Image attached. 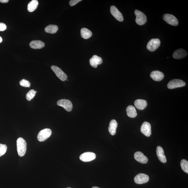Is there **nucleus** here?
Segmentation results:
<instances>
[{"label":"nucleus","mask_w":188,"mask_h":188,"mask_svg":"<svg viewBox=\"0 0 188 188\" xmlns=\"http://www.w3.org/2000/svg\"><path fill=\"white\" fill-rule=\"evenodd\" d=\"M17 149L20 157H22L25 154L27 150V143L24 139L20 137L16 141Z\"/></svg>","instance_id":"1"},{"label":"nucleus","mask_w":188,"mask_h":188,"mask_svg":"<svg viewBox=\"0 0 188 188\" xmlns=\"http://www.w3.org/2000/svg\"><path fill=\"white\" fill-rule=\"evenodd\" d=\"M135 14L136 16L135 22L138 25H141L146 24L147 17L145 14L141 11L137 10H135Z\"/></svg>","instance_id":"2"},{"label":"nucleus","mask_w":188,"mask_h":188,"mask_svg":"<svg viewBox=\"0 0 188 188\" xmlns=\"http://www.w3.org/2000/svg\"><path fill=\"white\" fill-rule=\"evenodd\" d=\"M161 42L158 39H154L149 40L147 45V48L150 52H154L160 47Z\"/></svg>","instance_id":"3"},{"label":"nucleus","mask_w":188,"mask_h":188,"mask_svg":"<svg viewBox=\"0 0 188 188\" xmlns=\"http://www.w3.org/2000/svg\"><path fill=\"white\" fill-rule=\"evenodd\" d=\"M52 132L51 130L50 129H45L42 130L38 135V140L40 142L44 141L50 136Z\"/></svg>","instance_id":"4"},{"label":"nucleus","mask_w":188,"mask_h":188,"mask_svg":"<svg viewBox=\"0 0 188 188\" xmlns=\"http://www.w3.org/2000/svg\"><path fill=\"white\" fill-rule=\"evenodd\" d=\"M186 85V83L183 80L179 79H173L168 83L167 85V88L172 89L181 87Z\"/></svg>","instance_id":"5"},{"label":"nucleus","mask_w":188,"mask_h":188,"mask_svg":"<svg viewBox=\"0 0 188 188\" xmlns=\"http://www.w3.org/2000/svg\"><path fill=\"white\" fill-rule=\"evenodd\" d=\"M57 105L63 107L66 111L71 112L73 109V104L70 100L67 99H60L57 101Z\"/></svg>","instance_id":"6"},{"label":"nucleus","mask_w":188,"mask_h":188,"mask_svg":"<svg viewBox=\"0 0 188 188\" xmlns=\"http://www.w3.org/2000/svg\"><path fill=\"white\" fill-rule=\"evenodd\" d=\"M51 68L61 80L65 81L67 79V75L60 68L55 66H52Z\"/></svg>","instance_id":"7"},{"label":"nucleus","mask_w":188,"mask_h":188,"mask_svg":"<svg viewBox=\"0 0 188 188\" xmlns=\"http://www.w3.org/2000/svg\"><path fill=\"white\" fill-rule=\"evenodd\" d=\"M163 19L165 21L171 25L177 26L178 24V21L177 18L172 14H164Z\"/></svg>","instance_id":"8"},{"label":"nucleus","mask_w":188,"mask_h":188,"mask_svg":"<svg viewBox=\"0 0 188 188\" xmlns=\"http://www.w3.org/2000/svg\"><path fill=\"white\" fill-rule=\"evenodd\" d=\"M149 176L144 173H139L134 178L135 183L137 184H141L146 183L149 180Z\"/></svg>","instance_id":"9"},{"label":"nucleus","mask_w":188,"mask_h":188,"mask_svg":"<svg viewBox=\"0 0 188 188\" xmlns=\"http://www.w3.org/2000/svg\"><path fill=\"white\" fill-rule=\"evenodd\" d=\"M96 158V155L94 153L87 152L83 153L80 157V160L83 162H87L93 160Z\"/></svg>","instance_id":"10"},{"label":"nucleus","mask_w":188,"mask_h":188,"mask_svg":"<svg viewBox=\"0 0 188 188\" xmlns=\"http://www.w3.org/2000/svg\"><path fill=\"white\" fill-rule=\"evenodd\" d=\"M141 132L146 136L149 137L151 135V127L150 124L147 122H144L142 124Z\"/></svg>","instance_id":"11"},{"label":"nucleus","mask_w":188,"mask_h":188,"mask_svg":"<svg viewBox=\"0 0 188 188\" xmlns=\"http://www.w3.org/2000/svg\"><path fill=\"white\" fill-rule=\"evenodd\" d=\"M111 12L112 16L118 21L122 22L123 21V17L122 14L114 6L111 7Z\"/></svg>","instance_id":"12"},{"label":"nucleus","mask_w":188,"mask_h":188,"mask_svg":"<svg viewBox=\"0 0 188 188\" xmlns=\"http://www.w3.org/2000/svg\"><path fill=\"white\" fill-rule=\"evenodd\" d=\"M134 158L137 161L142 164H146L148 161V158L140 152H135L134 154Z\"/></svg>","instance_id":"13"},{"label":"nucleus","mask_w":188,"mask_h":188,"mask_svg":"<svg viewBox=\"0 0 188 188\" xmlns=\"http://www.w3.org/2000/svg\"><path fill=\"white\" fill-rule=\"evenodd\" d=\"M164 76L163 73L158 71H153L150 74V77L156 81H160L163 79Z\"/></svg>","instance_id":"14"},{"label":"nucleus","mask_w":188,"mask_h":188,"mask_svg":"<svg viewBox=\"0 0 188 188\" xmlns=\"http://www.w3.org/2000/svg\"><path fill=\"white\" fill-rule=\"evenodd\" d=\"M187 55V52L182 48L178 49L174 52L173 57L176 59H183Z\"/></svg>","instance_id":"15"},{"label":"nucleus","mask_w":188,"mask_h":188,"mask_svg":"<svg viewBox=\"0 0 188 188\" xmlns=\"http://www.w3.org/2000/svg\"><path fill=\"white\" fill-rule=\"evenodd\" d=\"M102 58L97 55H94L89 60V63L91 66L94 68L97 67L98 65H100L103 63Z\"/></svg>","instance_id":"16"},{"label":"nucleus","mask_w":188,"mask_h":188,"mask_svg":"<svg viewBox=\"0 0 188 188\" xmlns=\"http://www.w3.org/2000/svg\"><path fill=\"white\" fill-rule=\"evenodd\" d=\"M157 154L158 159L162 163H166L167 162V158L164 154V150L162 147L158 146L157 149Z\"/></svg>","instance_id":"17"},{"label":"nucleus","mask_w":188,"mask_h":188,"mask_svg":"<svg viewBox=\"0 0 188 188\" xmlns=\"http://www.w3.org/2000/svg\"><path fill=\"white\" fill-rule=\"evenodd\" d=\"M30 46L33 49H41L44 47L45 43L40 40H34L30 42Z\"/></svg>","instance_id":"18"},{"label":"nucleus","mask_w":188,"mask_h":188,"mask_svg":"<svg viewBox=\"0 0 188 188\" xmlns=\"http://www.w3.org/2000/svg\"><path fill=\"white\" fill-rule=\"evenodd\" d=\"M136 108L140 110H143L146 108L147 105L146 101L143 99H137L134 103Z\"/></svg>","instance_id":"19"},{"label":"nucleus","mask_w":188,"mask_h":188,"mask_svg":"<svg viewBox=\"0 0 188 188\" xmlns=\"http://www.w3.org/2000/svg\"><path fill=\"white\" fill-rule=\"evenodd\" d=\"M117 121L115 120H112L109 123L108 127V131L112 135H114L116 133L117 129Z\"/></svg>","instance_id":"20"},{"label":"nucleus","mask_w":188,"mask_h":188,"mask_svg":"<svg viewBox=\"0 0 188 188\" xmlns=\"http://www.w3.org/2000/svg\"><path fill=\"white\" fill-rule=\"evenodd\" d=\"M127 114L130 117L134 118L137 116V112L134 106L130 105L126 108Z\"/></svg>","instance_id":"21"},{"label":"nucleus","mask_w":188,"mask_h":188,"mask_svg":"<svg viewBox=\"0 0 188 188\" xmlns=\"http://www.w3.org/2000/svg\"><path fill=\"white\" fill-rule=\"evenodd\" d=\"M38 4L39 2L37 0H33L31 1L28 5V11L30 12H33L36 10Z\"/></svg>","instance_id":"22"},{"label":"nucleus","mask_w":188,"mask_h":188,"mask_svg":"<svg viewBox=\"0 0 188 188\" xmlns=\"http://www.w3.org/2000/svg\"><path fill=\"white\" fill-rule=\"evenodd\" d=\"M80 34L83 39H87L91 37L92 34V32L88 29L83 28L81 30Z\"/></svg>","instance_id":"23"},{"label":"nucleus","mask_w":188,"mask_h":188,"mask_svg":"<svg viewBox=\"0 0 188 188\" xmlns=\"http://www.w3.org/2000/svg\"><path fill=\"white\" fill-rule=\"evenodd\" d=\"M58 30V27L56 25H49L46 27L45 29V31L46 33L54 34L57 32Z\"/></svg>","instance_id":"24"},{"label":"nucleus","mask_w":188,"mask_h":188,"mask_svg":"<svg viewBox=\"0 0 188 188\" xmlns=\"http://www.w3.org/2000/svg\"><path fill=\"white\" fill-rule=\"evenodd\" d=\"M181 169L185 172L188 173V162L186 160H182L181 162Z\"/></svg>","instance_id":"25"},{"label":"nucleus","mask_w":188,"mask_h":188,"mask_svg":"<svg viewBox=\"0 0 188 188\" xmlns=\"http://www.w3.org/2000/svg\"><path fill=\"white\" fill-rule=\"evenodd\" d=\"M36 93V91H34V89H31L28 92L26 95V99L28 101H30L35 96Z\"/></svg>","instance_id":"26"},{"label":"nucleus","mask_w":188,"mask_h":188,"mask_svg":"<svg viewBox=\"0 0 188 188\" xmlns=\"http://www.w3.org/2000/svg\"><path fill=\"white\" fill-rule=\"evenodd\" d=\"M7 149V147L6 145L0 144V157L5 154Z\"/></svg>","instance_id":"27"},{"label":"nucleus","mask_w":188,"mask_h":188,"mask_svg":"<svg viewBox=\"0 0 188 188\" xmlns=\"http://www.w3.org/2000/svg\"><path fill=\"white\" fill-rule=\"evenodd\" d=\"M20 85L25 87L30 88V83L29 81L25 79H23L20 82Z\"/></svg>","instance_id":"28"},{"label":"nucleus","mask_w":188,"mask_h":188,"mask_svg":"<svg viewBox=\"0 0 188 188\" xmlns=\"http://www.w3.org/2000/svg\"><path fill=\"white\" fill-rule=\"evenodd\" d=\"M82 1V0H71V1L69 2V4L71 6L73 7L74 6L77 4L78 2Z\"/></svg>","instance_id":"29"},{"label":"nucleus","mask_w":188,"mask_h":188,"mask_svg":"<svg viewBox=\"0 0 188 188\" xmlns=\"http://www.w3.org/2000/svg\"><path fill=\"white\" fill-rule=\"evenodd\" d=\"M6 25L2 23H0V31H4L6 30Z\"/></svg>","instance_id":"30"},{"label":"nucleus","mask_w":188,"mask_h":188,"mask_svg":"<svg viewBox=\"0 0 188 188\" xmlns=\"http://www.w3.org/2000/svg\"><path fill=\"white\" fill-rule=\"evenodd\" d=\"M9 1L8 0H0V2L3 3H6Z\"/></svg>","instance_id":"31"},{"label":"nucleus","mask_w":188,"mask_h":188,"mask_svg":"<svg viewBox=\"0 0 188 188\" xmlns=\"http://www.w3.org/2000/svg\"><path fill=\"white\" fill-rule=\"evenodd\" d=\"M2 38L0 36V43H1L2 42Z\"/></svg>","instance_id":"32"},{"label":"nucleus","mask_w":188,"mask_h":188,"mask_svg":"<svg viewBox=\"0 0 188 188\" xmlns=\"http://www.w3.org/2000/svg\"><path fill=\"white\" fill-rule=\"evenodd\" d=\"M92 188H100L97 187H93Z\"/></svg>","instance_id":"33"},{"label":"nucleus","mask_w":188,"mask_h":188,"mask_svg":"<svg viewBox=\"0 0 188 188\" xmlns=\"http://www.w3.org/2000/svg\"></svg>","instance_id":"34"}]
</instances>
